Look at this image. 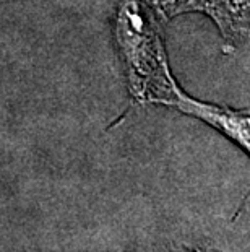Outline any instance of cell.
<instances>
[{"label": "cell", "mask_w": 250, "mask_h": 252, "mask_svg": "<svg viewBox=\"0 0 250 252\" xmlns=\"http://www.w3.org/2000/svg\"><path fill=\"white\" fill-rule=\"evenodd\" d=\"M161 103L175 106L185 114L205 121L206 124L216 127L218 130L226 133L234 142H237L242 148L249 150V114L247 112H239L220 106L205 104L201 101H196L190 96L184 94L177 88V85L172 82L169 88V98L161 99Z\"/></svg>", "instance_id": "obj_1"}]
</instances>
